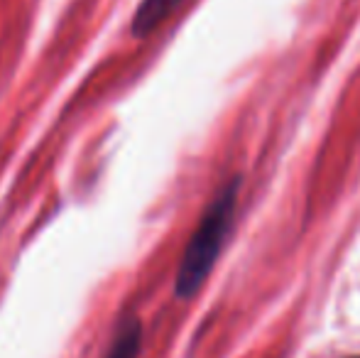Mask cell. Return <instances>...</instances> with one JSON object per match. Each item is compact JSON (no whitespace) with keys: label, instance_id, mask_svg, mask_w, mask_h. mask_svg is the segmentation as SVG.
<instances>
[{"label":"cell","instance_id":"6da1fadb","mask_svg":"<svg viewBox=\"0 0 360 358\" xmlns=\"http://www.w3.org/2000/svg\"><path fill=\"white\" fill-rule=\"evenodd\" d=\"M238 191H240V177H233L231 181H226L223 189L206 206L199 226L191 234L189 243L184 248V255L179 260V270H176V280H174V292L181 300L194 297L204 287L211 270H214L218 255L223 250V243H226L228 234H231L236 204H238Z\"/></svg>","mask_w":360,"mask_h":358},{"label":"cell","instance_id":"7a4b0ae2","mask_svg":"<svg viewBox=\"0 0 360 358\" xmlns=\"http://www.w3.org/2000/svg\"><path fill=\"white\" fill-rule=\"evenodd\" d=\"M181 3L184 0H143L140 8L135 10L133 23H130L133 37H147V34H152L162 23H167L172 18V13Z\"/></svg>","mask_w":360,"mask_h":358},{"label":"cell","instance_id":"3957f363","mask_svg":"<svg viewBox=\"0 0 360 358\" xmlns=\"http://www.w3.org/2000/svg\"><path fill=\"white\" fill-rule=\"evenodd\" d=\"M140 349H143V321L138 317H128L118 326L103 358H138Z\"/></svg>","mask_w":360,"mask_h":358},{"label":"cell","instance_id":"277c9868","mask_svg":"<svg viewBox=\"0 0 360 358\" xmlns=\"http://www.w3.org/2000/svg\"><path fill=\"white\" fill-rule=\"evenodd\" d=\"M351 358H360V356H351Z\"/></svg>","mask_w":360,"mask_h":358}]
</instances>
